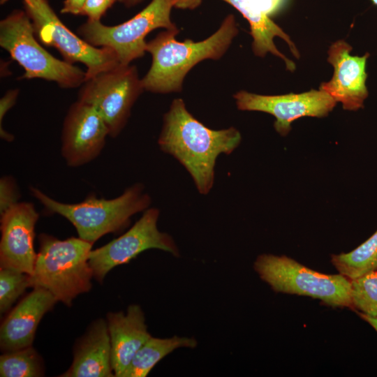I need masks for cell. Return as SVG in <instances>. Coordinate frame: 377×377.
<instances>
[{"label": "cell", "mask_w": 377, "mask_h": 377, "mask_svg": "<svg viewBox=\"0 0 377 377\" xmlns=\"http://www.w3.org/2000/svg\"><path fill=\"white\" fill-rule=\"evenodd\" d=\"M241 140L239 131L234 127L209 128L186 110L182 99L177 98L164 114L158 144L186 168L198 191L206 195L214 184L218 156L231 154Z\"/></svg>", "instance_id": "obj_1"}, {"label": "cell", "mask_w": 377, "mask_h": 377, "mask_svg": "<svg viewBox=\"0 0 377 377\" xmlns=\"http://www.w3.org/2000/svg\"><path fill=\"white\" fill-rule=\"evenodd\" d=\"M179 29L161 32L147 43L152 56L150 69L142 79L143 88L155 93L178 92L187 73L205 59H219L238 33L235 17L228 15L219 29L207 39L177 41Z\"/></svg>", "instance_id": "obj_2"}, {"label": "cell", "mask_w": 377, "mask_h": 377, "mask_svg": "<svg viewBox=\"0 0 377 377\" xmlns=\"http://www.w3.org/2000/svg\"><path fill=\"white\" fill-rule=\"evenodd\" d=\"M30 287L49 291L68 306L79 295L89 292L94 277L89 263L93 243L78 237L64 240L41 233Z\"/></svg>", "instance_id": "obj_3"}, {"label": "cell", "mask_w": 377, "mask_h": 377, "mask_svg": "<svg viewBox=\"0 0 377 377\" xmlns=\"http://www.w3.org/2000/svg\"><path fill=\"white\" fill-rule=\"evenodd\" d=\"M31 195L52 214H59L70 221L82 239L94 243L101 237L127 227L134 214L148 209L151 198L142 184H135L112 199L89 195L78 203L59 202L36 187Z\"/></svg>", "instance_id": "obj_4"}, {"label": "cell", "mask_w": 377, "mask_h": 377, "mask_svg": "<svg viewBox=\"0 0 377 377\" xmlns=\"http://www.w3.org/2000/svg\"><path fill=\"white\" fill-rule=\"evenodd\" d=\"M27 13L16 10L0 22V45L25 71L23 78H42L73 88L86 80V72L46 51L34 37Z\"/></svg>", "instance_id": "obj_5"}, {"label": "cell", "mask_w": 377, "mask_h": 377, "mask_svg": "<svg viewBox=\"0 0 377 377\" xmlns=\"http://www.w3.org/2000/svg\"><path fill=\"white\" fill-rule=\"evenodd\" d=\"M253 268L275 292L319 299L334 307L352 308L350 280L340 273L323 274L286 256L272 254L258 256Z\"/></svg>", "instance_id": "obj_6"}, {"label": "cell", "mask_w": 377, "mask_h": 377, "mask_svg": "<svg viewBox=\"0 0 377 377\" xmlns=\"http://www.w3.org/2000/svg\"><path fill=\"white\" fill-rule=\"evenodd\" d=\"M176 0H152L142 11L129 20L115 26H106L100 21L88 20L78 33L94 46L108 47L117 54L121 65H129L146 52L145 37L152 30L177 29L170 20Z\"/></svg>", "instance_id": "obj_7"}, {"label": "cell", "mask_w": 377, "mask_h": 377, "mask_svg": "<svg viewBox=\"0 0 377 377\" xmlns=\"http://www.w3.org/2000/svg\"><path fill=\"white\" fill-rule=\"evenodd\" d=\"M79 101L93 106L105 121L109 135L116 138L125 126L131 110L144 89L137 69L119 64L85 80Z\"/></svg>", "instance_id": "obj_8"}, {"label": "cell", "mask_w": 377, "mask_h": 377, "mask_svg": "<svg viewBox=\"0 0 377 377\" xmlns=\"http://www.w3.org/2000/svg\"><path fill=\"white\" fill-rule=\"evenodd\" d=\"M25 8L35 33L43 43L57 48L67 62L79 61L86 66V80L120 64L112 48L96 47L68 29L47 0H38L33 6L25 5Z\"/></svg>", "instance_id": "obj_9"}, {"label": "cell", "mask_w": 377, "mask_h": 377, "mask_svg": "<svg viewBox=\"0 0 377 377\" xmlns=\"http://www.w3.org/2000/svg\"><path fill=\"white\" fill-rule=\"evenodd\" d=\"M159 214L157 208L147 209L125 233L91 251L89 263L96 281L102 282L111 269L129 263L149 249H159L175 257L179 256V249L172 237L158 229Z\"/></svg>", "instance_id": "obj_10"}, {"label": "cell", "mask_w": 377, "mask_h": 377, "mask_svg": "<svg viewBox=\"0 0 377 377\" xmlns=\"http://www.w3.org/2000/svg\"><path fill=\"white\" fill-rule=\"evenodd\" d=\"M234 98L240 110L259 111L273 115L276 119L274 127L282 136L290 131L291 124L295 120L304 117H325L337 105L332 97L320 89L274 96L240 91Z\"/></svg>", "instance_id": "obj_11"}, {"label": "cell", "mask_w": 377, "mask_h": 377, "mask_svg": "<svg viewBox=\"0 0 377 377\" xmlns=\"http://www.w3.org/2000/svg\"><path fill=\"white\" fill-rule=\"evenodd\" d=\"M108 135V126L93 106L79 101L73 103L65 117L61 135V155L67 165L76 168L94 160Z\"/></svg>", "instance_id": "obj_12"}, {"label": "cell", "mask_w": 377, "mask_h": 377, "mask_svg": "<svg viewBox=\"0 0 377 377\" xmlns=\"http://www.w3.org/2000/svg\"><path fill=\"white\" fill-rule=\"evenodd\" d=\"M0 266L31 274L37 253L34 247L39 214L31 202H18L0 215Z\"/></svg>", "instance_id": "obj_13"}, {"label": "cell", "mask_w": 377, "mask_h": 377, "mask_svg": "<svg viewBox=\"0 0 377 377\" xmlns=\"http://www.w3.org/2000/svg\"><path fill=\"white\" fill-rule=\"evenodd\" d=\"M353 47L343 40L332 43L328 50V62L334 68L332 79L321 83L319 89L326 92L346 110L356 111L364 107L369 96L366 85L367 61L369 53L353 56Z\"/></svg>", "instance_id": "obj_14"}, {"label": "cell", "mask_w": 377, "mask_h": 377, "mask_svg": "<svg viewBox=\"0 0 377 377\" xmlns=\"http://www.w3.org/2000/svg\"><path fill=\"white\" fill-rule=\"evenodd\" d=\"M57 299L49 291L35 288L8 314L0 328V346L3 352L32 345L38 325Z\"/></svg>", "instance_id": "obj_15"}, {"label": "cell", "mask_w": 377, "mask_h": 377, "mask_svg": "<svg viewBox=\"0 0 377 377\" xmlns=\"http://www.w3.org/2000/svg\"><path fill=\"white\" fill-rule=\"evenodd\" d=\"M107 325L110 339L112 367L115 377H121L138 350L151 337L145 313L138 304L126 311L109 312Z\"/></svg>", "instance_id": "obj_16"}, {"label": "cell", "mask_w": 377, "mask_h": 377, "mask_svg": "<svg viewBox=\"0 0 377 377\" xmlns=\"http://www.w3.org/2000/svg\"><path fill=\"white\" fill-rule=\"evenodd\" d=\"M61 377H113L107 321L94 320L76 341L71 367Z\"/></svg>", "instance_id": "obj_17"}, {"label": "cell", "mask_w": 377, "mask_h": 377, "mask_svg": "<svg viewBox=\"0 0 377 377\" xmlns=\"http://www.w3.org/2000/svg\"><path fill=\"white\" fill-rule=\"evenodd\" d=\"M235 7L248 20L251 35L253 37L252 48L256 55L264 57L267 53L281 58L286 64L287 70L293 71L295 65L276 48L274 43L275 37L284 40L293 54L300 58V53L290 36L265 14L253 0H223Z\"/></svg>", "instance_id": "obj_18"}, {"label": "cell", "mask_w": 377, "mask_h": 377, "mask_svg": "<svg viewBox=\"0 0 377 377\" xmlns=\"http://www.w3.org/2000/svg\"><path fill=\"white\" fill-rule=\"evenodd\" d=\"M197 345L198 341L194 337H151L136 353L121 377H145L157 363L176 349L194 348Z\"/></svg>", "instance_id": "obj_19"}, {"label": "cell", "mask_w": 377, "mask_h": 377, "mask_svg": "<svg viewBox=\"0 0 377 377\" xmlns=\"http://www.w3.org/2000/svg\"><path fill=\"white\" fill-rule=\"evenodd\" d=\"M331 262L350 280L377 269V230L354 250L332 255Z\"/></svg>", "instance_id": "obj_20"}, {"label": "cell", "mask_w": 377, "mask_h": 377, "mask_svg": "<svg viewBox=\"0 0 377 377\" xmlns=\"http://www.w3.org/2000/svg\"><path fill=\"white\" fill-rule=\"evenodd\" d=\"M43 374L42 358L31 346L4 352L0 357L1 377H38Z\"/></svg>", "instance_id": "obj_21"}, {"label": "cell", "mask_w": 377, "mask_h": 377, "mask_svg": "<svg viewBox=\"0 0 377 377\" xmlns=\"http://www.w3.org/2000/svg\"><path fill=\"white\" fill-rule=\"evenodd\" d=\"M352 309L377 317V269L350 280Z\"/></svg>", "instance_id": "obj_22"}, {"label": "cell", "mask_w": 377, "mask_h": 377, "mask_svg": "<svg viewBox=\"0 0 377 377\" xmlns=\"http://www.w3.org/2000/svg\"><path fill=\"white\" fill-rule=\"evenodd\" d=\"M30 287L29 274L17 269H0V313H5Z\"/></svg>", "instance_id": "obj_23"}, {"label": "cell", "mask_w": 377, "mask_h": 377, "mask_svg": "<svg viewBox=\"0 0 377 377\" xmlns=\"http://www.w3.org/2000/svg\"><path fill=\"white\" fill-rule=\"evenodd\" d=\"M20 198L15 179L3 176L0 179V215L17 204Z\"/></svg>", "instance_id": "obj_24"}, {"label": "cell", "mask_w": 377, "mask_h": 377, "mask_svg": "<svg viewBox=\"0 0 377 377\" xmlns=\"http://www.w3.org/2000/svg\"><path fill=\"white\" fill-rule=\"evenodd\" d=\"M123 0H87L81 15L88 17V20L100 21L105 11L116 1Z\"/></svg>", "instance_id": "obj_25"}, {"label": "cell", "mask_w": 377, "mask_h": 377, "mask_svg": "<svg viewBox=\"0 0 377 377\" xmlns=\"http://www.w3.org/2000/svg\"><path fill=\"white\" fill-rule=\"evenodd\" d=\"M18 90L8 91L0 100V128L2 127V121L8 110L15 105Z\"/></svg>", "instance_id": "obj_26"}, {"label": "cell", "mask_w": 377, "mask_h": 377, "mask_svg": "<svg viewBox=\"0 0 377 377\" xmlns=\"http://www.w3.org/2000/svg\"><path fill=\"white\" fill-rule=\"evenodd\" d=\"M286 0H253L260 9L269 16L276 13L284 4Z\"/></svg>", "instance_id": "obj_27"}, {"label": "cell", "mask_w": 377, "mask_h": 377, "mask_svg": "<svg viewBox=\"0 0 377 377\" xmlns=\"http://www.w3.org/2000/svg\"><path fill=\"white\" fill-rule=\"evenodd\" d=\"M87 0H64L61 13L81 15Z\"/></svg>", "instance_id": "obj_28"}, {"label": "cell", "mask_w": 377, "mask_h": 377, "mask_svg": "<svg viewBox=\"0 0 377 377\" xmlns=\"http://www.w3.org/2000/svg\"><path fill=\"white\" fill-rule=\"evenodd\" d=\"M176 7L181 8H193L200 3V0H176Z\"/></svg>", "instance_id": "obj_29"}, {"label": "cell", "mask_w": 377, "mask_h": 377, "mask_svg": "<svg viewBox=\"0 0 377 377\" xmlns=\"http://www.w3.org/2000/svg\"><path fill=\"white\" fill-rule=\"evenodd\" d=\"M356 313L362 320L369 323L377 332V317H371L359 311H356Z\"/></svg>", "instance_id": "obj_30"}, {"label": "cell", "mask_w": 377, "mask_h": 377, "mask_svg": "<svg viewBox=\"0 0 377 377\" xmlns=\"http://www.w3.org/2000/svg\"><path fill=\"white\" fill-rule=\"evenodd\" d=\"M142 0H123L124 2L127 6H131L136 3H138Z\"/></svg>", "instance_id": "obj_31"}, {"label": "cell", "mask_w": 377, "mask_h": 377, "mask_svg": "<svg viewBox=\"0 0 377 377\" xmlns=\"http://www.w3.org/2000/svg\"><path fill=\"white\" fill-rule=\"evenodd\" d=\"M38 0H24L25 5L27 6H33L34 5Z\"/></svg>", "instance_id": "obj_32"}, {"label": "cell", "mask_w": 377, "mask_h": 377, "mask_svg": "<svg viewBox=\"0 0 377 377\" xmlns=\"http://www.w3.org/2000/svg\"><path fill=\"white\" fill-rule=\"evenodd\" d=\"M371 1L374 5L377 6V0H371Z\"/></svg>", "instance_id": "obj_33"}]
</instances>
